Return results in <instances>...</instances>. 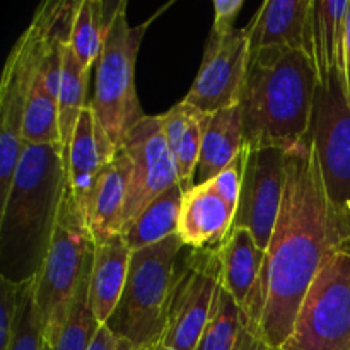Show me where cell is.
<instances>
[{
    "instance_id": "29",
    "label": "cell",
    "mask_w": 350,
    "mask_h": 350,
    "mask_svg": "<svg viewBox=\"0 0 350 350\" xmlns=\"http://www.w3.org/2000/svg\"><path fill=\"white\" fill-rule=\"evenodd\" d=\"M40 311L36 306V277L21 287V304L14 323V335L9 350H41Z\"/></svg>"
},
{
    "instance_id": "5",
    "label": "cell",
    "mask_w": 350,
    "mask_h": 350,
    "mask_svg": "<svg viewBox=\"0 0 350 350\" xmlns=\"http://www.w3.org/2000/svg\"><path fill=\"white\" fill-rule=\"evenodd\" d=\"M185 245L173 234L152 246L132 252L120 303L106 327L137 349L161 344L178 272V256Z\"/></svg>"
},
{
    "instance_id": "24",
    "label": "cell",
    "mask_w": 350,
    "mask_h": 350,
    "mask_svg": "<svg viewBox=\"0 0 350 350\" xmlns=\"http://www.w3.org/2000/svg\"><path fill=\"white\" fill-rule=\"evenodd\" d=\"M195 350H275L260 332L253 330L224 289L219 294L214 314Z\"/></svg>"
},
{
    "instance_id": "35",
    "label": "cell",
    "mask_w": 350,
    "mask_h": 350,
    "mask_svg": "<svg viewBox=\"0 0 350 350\" xmlns=\"http://www.w3.org/2000/svg\"><path fill=\"white\" fill-rule=\"evenodd\" d=\"M116 350H140V349L133 347V345L130 344V342L120 340V342H118V347H116Z\"/></svg>"
},
{
    "instance_id": "30",
    "label": "cell",
    "mask_w": 350,
    "mask_h": 350,
    "mask_svg": "<svg viewBox=\"0 0 350 350\" xmlns=\"http://www.w3.org/2000/svg\"><path fill=\"white\" fill-rule=\"evenodd\" d=\"M21 287L7 277L0 275V350H9L14 335V323L21 304Z\"/></svg>"
},
{
    "instance_id": "15",
    "label": "cell",
    "mask_w": 350,
    "mask_h": 350,
    "mask_svg": "<svg viewBox=\"0 0 350 350\" xmlns=\"http://www.w3.org/2000/svg\"><path fill=\"white\" fill-rule=\"evenodd\" d=\"M118 149L106 135L91 105L84 108L75 125L70 144L64 149L67 167V188L89 222L96 191L103 176L111 166Z\"/></svg>"
},
{
    "instance_id": "12",
    "label": "cell",
    "mask_w": 350,
    "mask_h": 350,
    "mask_svg": "<svg viewBox=\"0 0 350 350\" xmlns=\"http://www.w3.org/2000/svg\"><path fill=\"white\" fill-rule=\"evenodd\" d=\"M250 68L248 29L208 34L207 46L193 85L183 101L207 115L241 103Z\"/></svg>"
},
{
    "instance_id": "20",
    "label": "cell",
    "mask_w": 350,
    "mask_h": 350,
    "mask_svg": "<svg viewBox=\"0 0 350 350\" xmlns=\"http://www.w3.org/2000/svg\"><path fill=\"white\" fill-rule=\"evenodd\" d=\"M130 256L132 250L123 236L96 245L89 279V303L101 325H106L118 306L129 275Z\"/></svg>"
},
{
    "instance_id": "14",
    "label": "cell",
    "mask_w": 350,
    "mask_h": 350,
    "mask_svg": "<svg viewBox=\"0 0 350 350\" xmlns=\"http://www.w3.org/2000/svg\"><path fill=\"white\" fill-rule=\"evenodd\" d=\"M217 252L222 289L232 297L250 327L262 334L267 306V252L256 245L250 231L239 228L229 231Z\"/></svg>"
},
{
    "instance_id": "27",
    "label": "cell",
    "mask_w": 350,
    "mask_h": 350,
    "mask_svg": "<svg viewBox=\"0 0 350 350\" xmlns=\"http://www.w3.org/2000/svg\"><path fill=\"white\" fill-rule=\"evenodd\" d=\"M88 79L89 70L82 67L67 43L62 57V81L60 94H58V129H60V144L64 149L70 144L79 116L88 106L85 105Z\"/></svg>"
},
{
    "instance_id": "10",
    "label": "cell",
    "mask_w": 350,
    "mask_h": 350,
    "mask_svg": "<svg viewBox=\"0 0 350 350\" xmlns=\"http://www.w3.org/2000/svg\"><path fill=\"white\" fill-rule=\"evenodd\" d=\"M221 291L217 248H188L183 265L178 267L163 344L178 350L197 349Z\"/></svg>"
},
{
    "instance_id": "33",
    "label": "cell",
    "mask_w": 350,
    "mask_h": 350,
    "mask_svg": "<svg viewBox=\"0 0 350 350\" xmlns=\"http://www.w3.org/2000/svg\"><path fill=\"white\" fill-rule=\"evenodd\" d=\"M342 74L345 82V94L350 108V0L347 7V16H345V40H344V65H342Z\"/></svg>"
},
{
    "instance_id": "34",
    "label": "cell",
    "mask_w": 350,
    "mask_h": 350,
    "mask_svg": "<svg viewBox=\"0 0 350 350\" xmlns=\"http://www.w3.org/2000/svg\"><path fill=\"white\" fill-rule=\"evenodd\" d=\"M118 342L120 338L116 337V335L113 334L106 325H101L89 350H116V347H118Z\"/></svg>"
},
{
    "instance_id": "22",
    "label": "cell",
    "mask_w": 350,
    "mask_h": 350,
    "mask_svg": "<svg viewBox=\"0 0 350 350\" xmlns=\"http://www.w3.org/2000/svg\"><path fill=\"white\" fill-rule=\"evenodd\" d=\"M245 149L241 108L221 109L211 115L202 140L200 159L195 171L193 187L204 185L228 167Z\"/></svg>"
},
{
    "instance_id": "11",
    "label": "cell",
    "mask_w": 350,
    "mask_h": 350,
    "mask_svg": "<svg viewBox=\"0 0 350 350\" xmlns=\"http://www.w3.org/2000/svg\"><path fill=\"white\" fill-rule=\"evenodd\" d=\"M241 195L232 228L246 229L262 250H269L287 181V150L245 147Z\"/></svg>"
},
{
    "instance_id": "28",
    "label": "cell",
    "mask_w": 350,
    "mask_h": 350,
    "mask_svg": "<svg viewBox=\"0 0 350 350\" xmlns=\"http://www.w3.org/2000/svg\"><path fill=\"white\" fill-rule=\"evenodd\" d=\"M89 279H91V272L75 294L70 317L60 337L51 347L44 350H89L91 347L101 323L96 320L91 303H89Z\"/></svg>"
},
{
    "instance_id": "36",
    "label": "cell",
    "mask_w": 350,
    "mask_h": 350,
    "mask_svg": "<svg viewBox=\"0 0 350 350\" xmlns=\"http://www.w3.org/2000/svg\"><path fill=\"white\" fill-rule=\"evenodd\" d=\"M140 350H178V349H173V347H167V345H164L163 342L161 344H156L152 345V347H147V349H140Z\"/></svg>"
},
{
    "instance_id": "8",
    "label": "cell",
    "mask_w": 350,
    "mask_h": 350,
    "mask_svg": "<svg viewBox=\"0 0 350 350\" xmlns=\"http://www.w3.org/2000/svg\"><path fill=\"white\" fill-rule=\"evenodd\" d=\"M311 140L335 222L350 248V108L338 68L318 85Z\"/></svg>"
},
{
    "instance_id": "32",
    "label": "cell",
    "mask_w": 350,
    "mask_h": 350,
    "mask_svg": "<svg viewBox=\"0 0 350 350\" xmlns=\"http://www.w3.org/2000/svg\"><path fill=\"white\" fill-rule=\"evenodd\" d=\"M241 9H243V0H215L214 2L215 17H214V24H212V31L226 33V31L236 29L234 21Z\"/></svg>"
},
{
    "instance_id": "13",
    "label": "cell",
    "mask_w": 350,
    "mask_h": 350,
    "mask_svg": "<svg viewBox=\"0 0 350 350\" xmlns=\"http://www.w3.org/2000/svg\"><path fill=\"white\" fill-rule=\"evenodd\" d=\"M130 161V187L123 214V231L157 197L180 185L176 166L167 147L161 115H146L120 146ZM122 231V234H123Z\"/></svg>"
},
{
    "instance_id": "21",
    "label": "cell",
    "mask_w": 350,
    "mask_h": 350,
    "mask_svg": "<svg viewBox=\"0 0 350 350\" xmlns=\"http://www.w3.org/2000/svg\"><path fill=\"white\" fill-rule=\"evenodd\" d=\"M130 161L122 149H118L111 166L103 176L92 204L89 229L96 245H103L120 238L123 231L126 197L130 187Z\"/></svg>"
},
{
    "instance_id": "7",
    "label": "cell",
    "mask_w": 350,
    "mask_h": 350,
    "mask_svg": "<svg viewBox=\"0 0 350 350\" xmlns=\"http://www.w3.org/2000/svg\"><path fill=\"white\" fill-rule=\"evenodd\" d=\"M125 10L126 2L106 33L101 57L96 64L94 96L89 103L116 149L146 116L135 89V62L150 21L130 26Z\"/></svg>"
},
{
    "instance_id": "3",
    "label": "cell",
    "mask_w": 350,
    "mask_h": 350,
    "mask_svg": "<svg viewBox=\"0 0 350 350\" xmlns=\"http://www.w3.org/2000/svg\"><path fill=\"white\" fill-rule=\"evenodd\" d=\"M320 77L303 50L269 48L250 55L241 116L245 147L289 150L310 137Z\"/></svg>"
},
{
    "instance_id": "23",
    "label": "cell",
    "mask_w": 350,
    "mask_h": 350,
    "mask_svg": "<svg viewBox=\"0 0 350 350\" xmlns=\"http://www.w3.org/2000/svg\"><path fill=\"white\" fill-rule=\"evenodd\" d=\"M349 0H313L311 9V43L320 85L325 84L335 68L344 65L345 16Z\"/></svg>"
},
{
    "instance_id": "18",
    "label": "cell",
    "mask_w": 350,
    "mask_h": 350,
    "mask_svg": "<svg viewBox=\"0 0 350 350\" xmlns=\"http://www.w3.org/2000/svg\"><path fill=\"white\" fill-rule=\"evenodd\" d=\"M234 215L211 185H197L183 195L178 236L190 250L219 248L232 229Z\"/></svg>"
},
{
    "instance_id": "1",
    "label": "cell",
    "mask_w": 350,
    "mask_h": 350,
    "mask_svg": "<svg viewBox=\"0 0 350 350\" xmlns=\"http://www.w3.org/2000/svg\"><path fill=\"white\" fill-rule=\"evenodd\" d=\"M349 248L327 198L313 140L306 137L287 150L282 207L267 250V306L262 334L282 350L293 334L304 296L325 260Z\"/></svg>"
},
{
    "instance_id": "2",
    "label": "cell",
    "mask_w": 350,
    "mask_h": 350,
    "mask_svg": "<svg viewBox=\"0 0 350 350\" xmlns=\"http://www.w3.org/2000/svg\"><path fill=\"white\" fill-rule=\"evenodd\" d=\"M67 191L62 144L26 146L0 205V275L24 284L40 275Z\"/></svg>"
},
{
    "instance_id": "9",
    "label": "cell",
    "mask_w": 350,
    "mask_h": 350,
    "mask_svg": "<svg viewBox=\"0 0 350 350\" xmlns=\"http://www.w3.org/2000/svg\"><path fill=\"white\" fill-rule=\"evenodd\" d=\"M282 350H350V248L325 260Z\"/></svg>"
},
{
    "instance_id": "25",
    "label": "cell",
    "mask_w": 350,
    "mask_h": 350,
    "mask_svg": "<svg viewBox=\"0 0 350 350\" xmlns=\"http://www.w3.org/2000/svg\"><path fill=\"white\" fill-rule=\"evenodd\" d=\"M185 191L180 185H174L149 207L140 212L139 217L123 231V239L132 252L146 246H152L170 236L178 234L181 204Z\"/></svg>"
},
{
    "instance_id": "16",
    "label": "cell",
    "mask_w": 350,
    "mask_h": 350,
    "mask_svg": "<svg viewBox=\"0 0 350 350\" xmlns=\"http://www.w3.org/2000/svg\"><path fill=\"white\" fill-rule=\"evenodd\" d=\"M74 17L64 21L51 34L43 57L34 70L29 88V99L24 122L26 146L60 144L58 129V94L62 81V57L64 46L70 41Z\"/></svg>"
},
{
    "instance_id": "17",
    "label": "cell",
    "mask_w": 350,
    "mask_h": 350,
    "mask_svg": "<svg viewBox=\"0 0 350 350\" xmlns=\"http://www.w3.org/2000/svg\"><path fill=\"white\" fill-rule=\"evenodd\" d=\"M313 0H267L246 26L250 55L269 48L303 50L313 57L311 43Z\"/></svg>"
},
{
    "instance_id": "4",
    "label": "cell",
    "mask_w": 350,
    "mask_h": 350,
    "mask_svg": "<svg viewBox=\"0 0 350 350\" xmlns=\"http://www.w3.org/2000/svg\"><path fill=\"white\" fill-rule=\"evenodd\" d=\"M81 2H44L10 50L0 81V205L9 195L24 152V122L34 70L51 34L77 14Z\"/></svg>"
},
{
    "instance_id": "6",
    "label": "cell",
    "mask_w": 350,
    "mask_h": 350,
    "mask_svg": "<svg viewBox=\"0 0 350 350\" xmlns=\"http://www.w3.org/2000/svg\"><path fill=\"white\" fill-rule=\"evenodd\" d=\"M94 250L91 229L67 188L46 260L36 277V306L43 337L41 350L51 347L67 325L75 294L91 272Z\"/></svg>"
},
{
    "instance_id": "31",
    "label": "cell",
    "mask_w": 350,
    "mask_h": 350,
    "mask_svg": "<svg viewBox=\"0 0 350 350\" xmlns=\"http://www.w3.org/2000/svg\"><path fill=\"white\" fill-rule=\"evenodd\" d=\"M243 170H245V152L239 154L228 167L221 171L215 178L207 181L212 190L236 212L239 204V195H241V181Z\"/></svg>"
},
{
    "instance_id": "26",
    "label": "cell",
    "mask_w": 350,
    "mask_h": 350,
    "mask_svg": "<svg viewBox=\"0 0 350 350\" xmlns=\"http://www.w3.org/2000/svg\"><path fill=\"white\" fill-rule=\"evenodd\" d=\"M109 5L111 3L103 0H82L75 14L68 46L72 48L82 67L89 72L101 57L106 33L116 16V14L108 16L106 10L109 9Z\"/></svg>"
},
{
    "instance_id": "19",
    "label": "cell",
    "mask_w": 350,
    "mask_h": 350,
    "mask_svg": "<svg viewBox=\"0 0 350 350\" xmlns=\"http://www.w3.org/2000/svg\"><path fill=\"white\" fill-rule=\"evenodd\" d=\"M211 115L181 101L161 115L167 147L176 166L178 180L183 191L193 188L195 171L200 159L202 140Z\"/></svg>"
}]
</instances>
